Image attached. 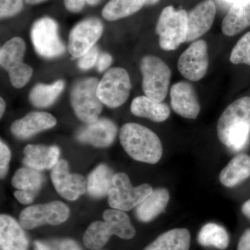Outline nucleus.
Instances as JSON below:
<instances>
[{
    "label": "nucleus",
    "mask_w": 250,
    "mask_h": 250,
    "mask_svg": "<svg viewBox=\"0 0 250 250\" xmlns=\"http://www.w3.org/2000/svg\"><path fill=\"white\" fill-rule=\"evenodd\" d=\"M219 140L233 152L246 148L250 139V98L243 97L229 105L217 125Z\"/></svg>",
    "instance_id": "nucleus-1"
},
{
    "label": "nucleus",
    "mask_w": 250,
    "mask_h": 250,
    "mask_svg": "<svg viewBox=\"0 0 250 250\" xmlns=\"http://www.w3.org/2000/svg\"><path fill=\"white\" fill-rule=\"evenodd\" d=\"M120 141L125 152L134 160L155 164L161 159L163 147L160 139L143 125L132 123L123 125L120 131Z\"/></svg>",
    "instance_id": "nucleus-2"
},
{
    "label": "nucleus",
    "mask_w": 250,
    "mask_h": 250,
    "mask_svg": "<svg viewBox=\"0 0 250 250\" xmlns=\"http://www.w3.org/2000/svg\"><path fill=\"white\" fill-rule=\"evenodd\" d=\"M104 222H94L83 235V245L88 249L98 250L103 248L112 235L129 240L134 238L136 229L129 216L123 210L109 209L103 213Z\"/></svg>",
    "instance_id": "nucleus-3"
},
{
    "label": "nucleus",
    "mask_w": 250,
    "mask_h": 250,
    "mask_svg": "<svg viewBox=\"0 0 250 250\" xmlns=\"http://www.w3.org/2000/svg\"><path fill=\"white\" fill-rule=\"evenodd\" d=\"M156 33L159 36L161 48L174 50L187 42L188 14L184 9H175L172 6L164 8L158 20Z\"/></svg>",
    "instance_id": "nucleus-4"
},
{
    "label": "nucleus",
    "mask_w": 250,
    "mask_h": 250,
    "mask_svg": "<svg viewBox=\"0 0 250 250\" xmlns=\"http://www.w3.org/2000/svg\"><path fill=\"white\" fill-rule=\"evenodd\" d=\"M143 90L148 98L162 103L168 93L171 70L162 59L147 55L141 62Z\"/></svg>",
    "instance_id": "nucleus-5"
},
{
    "label": "nucleus",
    "mask_w": 250,
    "mask_h": 250,
    "mask_svg": "<svg viewBox=\"0 0 250 250\" xmlns=\"http://www.w3.org/2000/svg\"><path fill=\"white\" fill-rule=\"evenodd\" d=\"M99 81L95 77L82 79L72 87L70 103L77 118L86 123L98 119L103 103L97 95Z\"/></svg>",
    "instance_id": "nucleus-6"
},
{
    "label": "nucleus",
    "mask_w": 250,
    "mask_h": 250,
    "mask_svg": "<svg viewBox=\"0 0 250 250\" xmlns=\"http://www.w3.org/2000/svg\"><path fill=\"white\" fill-rule=\"evenodd\" d=\"M25 52V42L20 37L10 39L0 50L1 66L7 71L11 84L16 88L24 87L32 76V67L23 62Z\"/></svg>",
    "instance_id": "nucleus-7"
},
{
    "label": "nucleus",
    "mask_w": 250,
    "mask_h": 250,
    "mask_svg": "<svg viewBox=\"0 0 250 250\" xmlns=\"http://www.w3.org/2000/svg\"><path fill=\"white\" fill-rule=\"evenodd\" d=\"M153 192L149 184L131 185L129 177L120 172L113 177V187L108 193V204L114 209L127 211L137 207Z\"/></svg>",
    "instance_id": "nucleus-8"
},
{
    "label": "nucleus",
    "mask_w": 250,
    "mask_h": 250,
    "mask_svg": "<svg viewBox=\"0 0 250 250\" xmlns=\"http://www.w3.org/2000/svg\"><path fill=\"white\" fill-rule=\"evenodd\" d=\"M131 89V80L126 70L122 67H113L99 82L97 95L104 104L117 108L127 100Z\"/></svg>",
    "instance_id": "nucleus-9"
},
{
    "label": "nucleus",
    "mask_w": 250,
    "mask_h": 250,
    "mask_svg": "<svg viewBox=\"0 0 250 250\" xmlns=\"http://www.w3.org/2000/svg\"><path fill=\"white\" fill-rule=\"evenodd\" d=\"M58 24L50 18L38 20L31 29V39L36 52L45 58L59 57L65 47L59 37Z\"/></svg>",
    "instance_id": "nucleus-10"
},
{
    "label": "nucleus",
    "mask_w": 250,
    "mask_h": 250,
    "mask_svg": "<svg viewBox=\"0 0 250 250\" xmlns=\"http://www.w3.org/2000/svg\"><path fill=\"white\" fill-rule=\"evenodd\" d=\"M70 209L65 204L54 201L43 205L30 206L20 215L21 226L25 229H33L44 225H59L66 221Z\"/></svg>",
    "instance_id": "nucleus-11"
},
{
    "label": "nucleus",
    "mask_w": 250,
    "mask_h": 250,
    "mask_svg": "<svg viewBox=\"0 0 250 250\" xmlns=\"http://www.w3.org/2000/svg\"><path fill=\"white\" fill-rule=\"evenodd\" d=\"M104 26L100 20L90 18L81 21L70 31L68 49L73 58H80L93 48L103 35Z\"/></svg>",
    "instance_id": "nucleus-12"
},
{
    "label": "nucleus",
    "mask_w": 250,
    "mask_h": 250,
    "mask_svg": "<svg viewBox=\"0 0 250 250\" xmlns=\"http://www.w3.org/2000/svg\"><path fill=\"white\" fill-rule=\"evenodd\" d=\"M208 67V46L203 40H197L182 53L177 67L182 76L192 82L202 80Z\"/></svg>",
    "instance_id": "nucleus-13"
},
{
    "label": "nucleus",
    "mask_w": 250,
    "mask_h": 250,
    "mask_svg": "<svg viewBox=\"0 0 250 250\" xmlns=\"http://www.w3.org/2000/svg\"><path fill=\"white\" fill-rule=\"evenodd\" d=\"M52 183L57 192L70 201L76 200L87 190V180L80 174L69 172L66 161L60 160L52 168Z\"/></svg>",
    "instance_id": "nucleus-14"
},
{
    "label": "nucleus",
    "mask_w": 250,
    "mask_h": 250,
    "mask_svg": "<svg viewBox=\"0 0 250 250\" xmlns=\"http://www.w3.org/2000/svg\"><path fill=\"white\" fill-rule=\"evenodd\" d=\"M171 105L176 113L188 119H196L200 105L191 83L182 81L174 83L170 89Z\"/></svg>",
    "instance_id": "nucleus-15"
},
{
    "label": "nucleus",
    "mask_w": 250,
    "mask_h": 250,
    "mask_svg": "<svg viewBox=\"0 0 250 250\" xmlns=\"http://www.w3.org/2000/svg\"><path fill=\"white\" fill-rule=\"evenodd\" d=\"M118 127L107 118H100L87 124L77 131L76 137L80 142L97 147H106L116 139Z\"/></svg>",
    "instance_id": "nucleus-16"
},
{
    "label": "nucleus",
    "mask_w": 250,
    "mask_h": 250,
    "mask_svg": "<svg viewBox=\"0 0 250 250\" xmlns=\"http://www.w3.org/2000/svg\"><path fill=\"white\" fill-rule=\"evenodd\" d=\"M216 6L213 0H205L188 14L187 42L195 41L208 32L213 25Z\"/></svg>",
    "instance_id": "nucleus-17"
},
{
    "label": "nucleus",
    "mask_w": 250,
    "mask_h": 250,
    "mask_svg": "<svg viewBox=\"0 0 250 250\" xmlns=\"http://www.w3.org/2000/svg\"><path fill=\"white\" fill-rule=\"evenodd\" d=\"M57 124V119L45 112H31L21 119L14 122L11 131L16 138L27 139L40 131L49 129Z\"/></svg>",
    "instance_id": "nucleus-18"
},
{
    "label": "nucleus",
    "mask_w": 250,
    "mask_h": 250,
    "mask_svg": "<svg viewBox=\"0 0 250 250\" xmlns=\"http://www.w3.org/2000/svg\"><path fill=\"white\" fill-rule=\"evenodd\" d=\"M21 224L10 215L0 216L1 250H28L29 240Z\"/></svg>",
    "instance_id": "nucleus-19"
},
{
    "label": "nucleus",
    "mask_w": 250,
    "mask_h": 250,
    "mask_svg": "<svg viewBox=\"0 0 250 250\" xmlns=\"http://www.w3.org/2000/svg\"><path fill=\"white\" fill-rule=\"evenodd\" d=\"M23 164L37 170L52 169L59 162L60 149L57 146L28 145L24 148Z\"/></svg>",
    "instance_id": "nucleus-20"
},
{
    "label": "nucleus",
    "mask_w": 250,
    "mask_h": 250,
    "mask_svg": "<svg viewBox=\"0 0 250 250\" xmlns=\"http://www.w3.org/2000/svg\"><path fill=\"white\" fill-rule=\"evenodd\" d=\"M250 26V0H238L230 7L224 18L222 31L225 35L233 36Z\"/></svg>",
    "instance_id": "nucleus-21"
},
{
    "label": "nucleus",
    "mask_w": 250,
    "mask_h": 250,
    "mask_svg": "<svg viewBox=\"0 0 250 250\" xmlns=\"http://www.w3.org/2000/svg\"><path fill=\"white\" fill-rule=\"evenodd\" d=\"M169 200L170 194L167 189L157 188L153 190L136 207V218L143 223L150 222L164 211Z\"/></svg>",
    "instance_id": "nucleus-22"
},
{
    "label": "nucleus",
    "mask_w": 250,
    "mask_h": 250,
    "mask_svg": "<svg viewBox=\"0 0 250 250\" xmlns=\"http://www.w3.org/2000/svg\"><path fill=\"white\" fill-rule=\"evenodd\" d=\"M220 181L225 187H236L250 177V156L238 154L233 157L220 174Z\"/></svg>",
    "instance_id": "nucleus-23"
},
{
    "label": "nucleus",
    "mask_w": 250,
    "mask_h": 250,
    "mask_svg": "<svg viewBox=\"0 0 250 250\" xmlns=\"http://www.w3.org/2000/svg\"><path fill=\"white\" fill-rule=\"evenodd\" d=\"M131 112L134 116L147 118L156 123L166 121L170 114V108L166 104L158 103L146 96L134 99Z\"/></svg>",
    "instance_id": "nucleus-24"
},
{
    "label": "nucleus",
    "mask_w": 250,
    "mask_h": 250,
    "mask_svg": "<svg viewBox=\"0 0 250 250\" xmlns=\"http://www.w3.org/2000/svg\"><path fill=\"white\" fill-rule=\"evenodd\" d=\"M115 174L108 166L100 164L88 175L87 192L94 198H100L108 195L113 187Z\"/></svg>",
    "instance_id": "nucleus-25"
},
{
    "label": "nucleus",
    "mask_w": 250,
    "mask_h": 250,
    "mask_svg": "<svg viewBox=\"0 0 250 250\" xmlns=\"http://www.w3.org/2000/svg\"><path fill=\"white\" fill-rule=\"evenodd\" d=\"M190 234L187 229H174L164 233L144 250H189Z\"/></svg>",
    "instance_id": "nucleus-26"
},
{
    "label": "nucleus",
    "mask_w": 250,
    "mask_h": 250,
    "mask_svg": "<svg viewBox=\"0 0 250 250\" xmlns=\"http://www.w3.org/2000/svg\"><path fill=\"white\" fill-rule=\"evenodd\" d=\"M65 82L57 81L52 84H36L29 93L30 103L36 107L46 108L51 106L62 93Z\"/></svg>",
    "instance_id": "nucleus-27"
},
{
    "label": "nucleus",
    "mask_w": 250,
    "mask_h": 250,
    "mask_svg": "<svg viewBox=\"0 0 250 250\" xmlns=\"http://www.w3.org/2000/svg\"><path fill=\"white\" fill-rule=\"evenodd\" d=\"M145 4L146 0H110L104 7L102 14L107 21H117L138 12Z\"/></svg>",
    "instance_id": "nucleus-28"
},
{
    "label": "nucleus",
    "mask_w": 250,
    "mask_h": 250,
    "mask_svg": "<svg viewBox=\"0 0 250 250\" xmlns=\"http://www.w3.org/2000/svg\"><path fill=\"white\" fill-rule=\"evenodd\" d=\"M43 182V175L40 171L29 167H22L15 173L12 179V185L18 190L37 195Z\"/></svg>",
    "instance_id": "nucleus-29"
},
{
    "label": "nucleus",
    "mask_w": 250,
    "mask_h": 250,
    "mask_svg": "<svg viewBox=\"0 0 250 250\" xmlns=\"http://www.w3.org/2000/svg\"><path fill=\"white\" fill-rule=\"evenodd\" d=\"M198 243L202 246L214 247L225 250L229 243V236L223 227L218 224L208 223L200 230L197 236Z\"/></svg>",
    "instance_id": "nucleus-30"
},
{
    "label": "nucleus",
    "mask_w": 250,
    "mask_h": 250,
    "mask_svg": "<svg viewBox=\"0 0 250 250\" xmlns=\"http://www.w3.org/2000/svg\"><path fill=\"white\" fill-rule=\"evenodd\" d=\"M230 62L233 64H246L250 66V31L242 36L231 51Z\"/></svg>",
    "instance_id": "nucleus-31"
},
{
    "label": "nucleus",
    "mask_w": 250,
    "mask_h": 250,
    "mask_svg": "<svg viewBox=\"0 0 250 250\" xmlns=\"http://www.w3.org/2000/svg\"><path fill=\"white\" fill-rule=\"evenodd\" d=\"M34 250H83L80 245L70 238H56L34 242Z\"/></svg>",
    "instance_id": "nucleus-32"
},
{
    "label": "nucleus",
    "mask_w": 250,
    "mask_h": 250,
    "mask_svg": "<svg viewBox=\"0 0 250 250\" xmlns=\"http://www.w3.org/2000/svg\"><path fill=\"white\" fill-rule=\"evenodd\" d=\"M23 0H0L1 19L13 17L22 11Z\"/></svg>",
    "instance_id": "nucleus-33"
},
{
    "label": "nucleus",
    "mask_w": 250,
    "mask_h": 250,
    "mask_svg": "<svg viewBox=\"0 0 250 250\" xmlns=\"http://www.w3.org/2000/svg\"><path fill=\"white\" fill-rule=\"evenodd\" d=\"M99 49L97 46H94L84 55L80 57L78 62L79 67L82 70H88L93 67L98 62L99 58Z\"/></svg>",
    "instance_id": "nucleus-34"
},
{
    "label": "nucleus",
    "mask_w": 250,
    "mask_h": 250,
    "mask_svg": "<svg viewBox=\"0 0 250 250\" xmlns=\"http://www.w3.org/2000/svg\"><path fill=\"white\" fill-rule=\"evenodd\" d=\"M11 156L9 147L2 141H0V176L1 179L4 178L7 174Z\"/></svg>",
    "instance_id": "nucleus-35"
},
{
    "label": "nucleus",
    "mask_w": 250,
    "mask_h": 250,
    "mask_svg": "<svg viewBox=\"0 0 250 250\" xmlns=\"http://www.w3.org/2000/svg\"><path fill=\"white\" fill-rule=\"evenodd\" d=\"M85 1V0H64V5L67 11L77 13L83 9Z\"/></svg>",
    "instance_id": "nucleus-36"
},
{
    "label": "nucleus",
    "mask_w": 250,
    "mask_h": 250,
    "mask_svg": "<svg viewBox=\"0 0 250 250\" xmlns=\"http://www.w3.org/2000/svg\"><path fill=\"white\" fill-rule=\"evenodd\" d=\"M113 59L110 54L103 53L99 56L98 62H97V68L99 72H104L111 65Z\"/></svg>",
    "instance_id": "nucleus-37"
},
{
    "label": "nucleus",
    "mask_w": 250,
    "mask_h": 250,
    "mask_svg": "<svg viewBox=\"0 0 250 250\" xmlns=\"http://www.w3.org/2000/svg\"><path fill=\"white\" fill-rule=\"evenodd\" d=\"M14 196L18 201L23 205H29L34 201V199L35 198L36 195L31 193V192L18 190L14 192Z\"/></svg>",
    "instance_id": "nucleus-38"
},
{
    "label": "nucleus",
    "mask_w": 250,
    "mask_h": 250,
    "mask_svg": "<svg viewBox=\"0 0 250 250\" xmlns=\"http://www.w3.org/2000/svg\"><path fill=\"white\" fill-rule=\"evenodd\" d=\"M237 250H250V229L242 235Z\"/></svg>",
    "instance_id": "nucleus-39"
},
{
    "label": "nucleus",
    "mask_w": 250,
    "mask_h": 250,
    "mask_svg": "<svg viewBox=\"0 0 250 250\" xmlns=\"http://www.w3.org/2000/svg\"><path fill=\"white\" fill-rule=\"evenodd\" d=\"M238 1V0H218L219 4L221 5L225 9H229Z\"/></svg>",
    "instance_id": "nucleus-40"
},
{
    "label": "nucleus",
    "mask_w": 250,
    "mask_h": 250,
    "mask_svg": "<svg viewBox=\"0 0 250 250\" xmlns=\"http://www.w3.org/2000/svg\"><path fill=\"white\" fill-rule=\"evenodd\" d=\"M242 212L247 218L250 220V199L243 204V207H242Z\"/></svg>",
    "instance_id": "nucleus-41"
},
{
    "label": "nucleus",
    "mask_w": 250,
    "mask_h": 250,
    "mask_svg": "<svg viewBox=\"0 0 250 250\" xmlns=\"http://www.w3.org/2000/svg\"><path fill=\"white\" fill-rule=\"evenodd\" d=\"M5 110H6V103H5V101L4 99L0 98V116H3L4 115Z\"/></svg>",
    "instance_id": "nucleus-42"
},
{
    "label": "nucleus",
    "mask_w": 250,
    "mask_h": 250,
    "mask_svg": "<svg viewBox=\"0 0 250 250\" xmlns=\"http://www.w3.org/2000/svg\"><path fill=\"white\" fill-rule=\"evenodd\" d=\"M26 2L29 4H38L43 2L46 0H25Z\"/></svg>",
    "instance_id": "nucleus-43"
},
{
    "label": "nucleus",
    "mask_w": 250,
    "mask_h": 250,
    "mask_svg": "<svg viewBox=\"0 0 250 250\" xmlns=\"http://www.w3.org/2000/svg\"><path fill=\"white\" fill-rule=\"evenodd\" d=\"M85 1H86L88 4L94 6V5L98 4L100 2V0H85Z\"/></svg>",
    "instance_id": "nucleus-44"
},
{
    "label": "nucleus",
    "mask_w": 250,
    "mask_h": 250,
    "mask_svg": "<svg viewBox=\"0 0 250 250\" xmlns=\"http://www.w3.org/2000/svg\"><path fill=\"white\" fill-rule=\"evenodd\" d=\"M159 1H160V0H146V4H147V5L155 4Z\"/></svg>",
    "instance_id": "nucleus-45"
}]
</instances>
